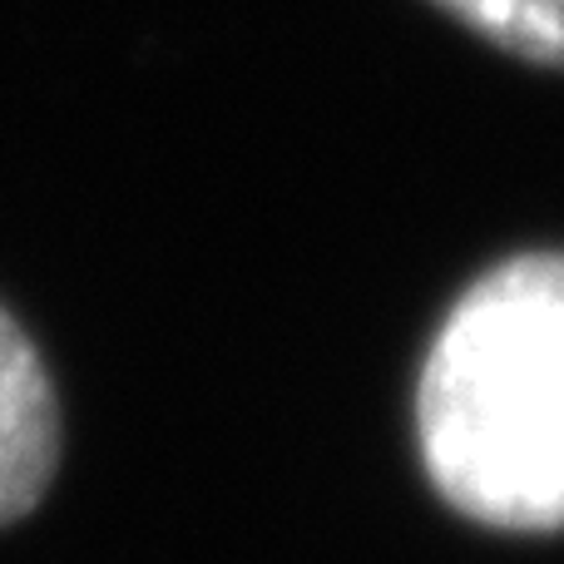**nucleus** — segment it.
Here are the masks:
<instances>
[{
  "label": "nucleus",
  "mask_w": 564,
  "mask_h": 564,
  "mask_svg": "<svg viewBox=\"0 0 564 564\" xmlns=\"http://www.w3.org/2000/svg\"><path fill=\"white\" fill-rule=\"evenodd\" d=\"M431 486L480 525L564 530V253L470 282L416 387Z\"/></svg>",
  "instance_id": "nucleus-1"
},
{
  "label": "nucleus",
  "mask_w": 564,
  "mask_h": 564,
  "mask_svg": "<svg viewBox=\"0 0 564 564\" xmlns=\"http://www.w3.org/2000/svg\"><path fill=\"white\" fill-rule=\"evenodd\" d=\"M65 456L59 387L35 337L0 302V530L45 506Z\"/></svg>",
  "instance_id": "nucleus-2"
},
{
  "label": "nucleus",
  "mask_w": 564,
  "mask_h": 564,
  "mask_svg": "<svg viewBox=\"0 0 564 564\" xmlns=\"http://www.w3.org/2000/svg\"><path fill=\"white\" fill-rule=\"evenodd\" d=\"M496 50L564 69V0H436Z\"/></svg>",
  "instance_id": "nucleus-3"
}]
</instances>
